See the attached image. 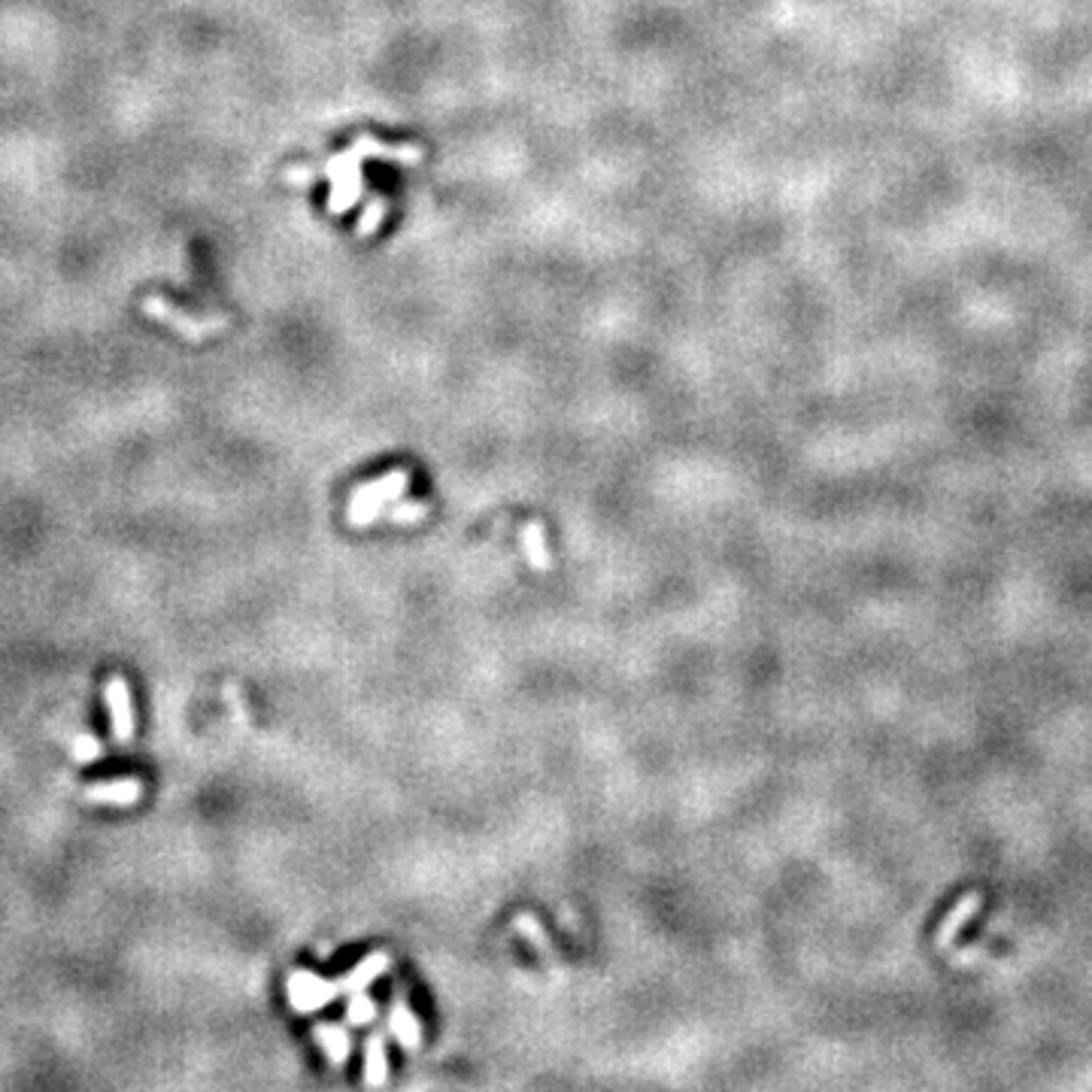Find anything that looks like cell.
<instances>
[{
    "instance_id": "6da1fadb",
    "label": "cell",
    "mask_w": 1092,
    "mask_h": 1092,
    "mask_svg": "<svg viewBox=\"0 0 1092 1092\" xmlns=\"http://www.w3.org/2000/svg\"><path fill=\"white\" fill-rule=\"evenodd\" d=\"M370 158H380V161H398V165H419L422 161V146L416 143H400V146H392V143H380V140L361 137L355 140L353 146L346 153H338L334 158H328L323 165V170L313 168H292L286 173V180L294 185L313 183L316 176H325L331 183V195H328V210L334 215H343L353 210L358 200L365 198V183H361V165L370 161Z\"/></svg>"
},
{
    "instance_id": "7a4b0ae2",
    "label": "cell",
    "mask_w": 1092,
    "mask_h": 1092,
    "mask_svg": "<svg viewBox=\"0 0 1092 1092\" xmlns=\"http://www.w3.org/2000/svg\"><path fill=\"white\" fill-rule=\"evenodd\" d=\"M143 313H146L149 319H155V323L173 328L180 338L192 340V343H200V340H207L210 334H219V331L228 328V316H222V313L192 316V313H185V310H180L176 304H170L165 298H158V294L143 298Z\"/></svg>"
},
{
    "instance_id": "3957f363",
    "label": "cell",
    "mask_w": 1092,
    "mask_h": 1092,
    "mask_svg": "<svg viewBox=\"0 0 1092 1092\" xmlns=\"http://www.w3.org/2000/svg\"><path fill=\"white\" fill-rule=\"evenodd\" d=\"M404 492H407V474L404 471H392V474L373 479L368 486H358L353 498H350L346 516H350L353 525H370L383 513L385 504L398 501Z\"/></svg>"
},
{
    "instance_id": "277c9868",
    "label": "cell",
    "mask_w": 1092,
    "mask_h": 1092,
    "mask_svg": "<svg viewBox=\"0 0 1092 1092\" xmlns=\"http://www.w3.org/2000/svg\"><path fill=\"white\" fill-rule=\"evenodd\" d=\"M286 992H289V1004L298 1014H316V1011L328 1008L338 996H343V981H325V977L307 969H294L286 981Z\"/></svg>"
},
{
    "instance_id": "5b68a950",
    "label": "cell",
    "mask_w": 1092,
    "mask_h": 1092,
    "mask_svg": "<svg viewBox=\"0 0 1092 1092\" xmlns=\"http://www.w3.org/2000/svg\"><path fill=\"white\" fill-rule=\"evenodd\" d=\"M107 708L109 720H113V740L116 744H128L134 738V705H131V689L124 683L122 674H113L107 680Z\"/></svg>"
},
{
    "instance_id": "8992f818",
    "label": "cell",
    "mask_w": 1092,
    "mask_h": 1092,
    "mask_svg": "<svg viewBox=\"0 0 1092 1092\" xmlns=\"http://www.w3.org/2000/svg\"><path fill=\"white\" fill-rule=\"evenodd\" d=\"M140 795H143V784L137 777L107 780V784H94L85 789L89 804H109V807H131V804H137Z\"/></svg>"
},
{
    "instance_id": "52a82bcc",
    "label": "cell",
    "mask_w": 1092,
    "mask_h": 1092,
    "mask_svg": "<svg viewBox=\"0 0 1092 1092\" xmlns=\"http://www.w3.org/2000/svg\"><path fill=\"white\" fill-rule=\"evenodd\" d=\"M981 905H984V895L981 893H965L959 902L953 905V910L944 917V923H940V929H938V938H935V944H938L940 950H947L950 944L956 940V935L965 929V923H969L971 917L981 910Z\"/></svg>"
},
{
    "instance_id": "ba28073f",
    "label": "cell",
    "mask_w": 1092,
    "mask_h": 1092,
    "mask_svg": "<svg viewBox=\"0 0 1092 1092\" xmlns=\"http://www.w3.org/2000/svg\"><path fill=\"white\" fill-rule=\"evenodd\" d=\"M389 969V956L385 953H370L368 959H361L358 965L353 969V974H346L343 977V992L346 996H353V992H361V989H368L383 971Z\"/></svg>"
},
{
    "instance_id": "9c48e42d",
    "label": "cell",
    "mask_w": 1092,
    "mask_h": 1092,
    "mask_svg": "<svg viewBox=\"0 0 1092 1092\" xmlns=\"http://www.w3.org/2000/svg\"><path fill=\"white\" fill-rule=\"evenodd\" d=\"M389 1029H392V1035L398 1038V1044L407 1047V1050H416L419 1041H422L419 1019H416V1014L404 1004V1001H398V1004L392 1008V1014H389Z\"/></svg>"
},
{
    "instance_id": "30bf717a",
    "label": "cell",
    "mask_w": 1092,
    "mask_h": 1092,
    "mask_svg": "<svg viewBox=\"0 0 1092 1092\" xmlns=\"http://www.w3.org/2000/svg\"><path fill=\"white\" fill-rule=\"evenodd\" d=\"M313 1035L319 1038V1044H323V1050L328 1053V1060L334 1062V1065H343V1062L350 1060V1053H353L350 1031L340 1029V1026H331V1023H325V1026H316Z\"/></svg>"
},
{
    "instance_id": "8fae6325",
    "label": "cell",
    "mask_w": 1092,
    "mask_h": 1092,
    "mask_svg": "<svg viewBox=\"0 0 1092 1092\" xmlns=\"http://www.w3.org/2000/svg\"><path fill=\"white\" fill-rule=\"evenodd\" d=\"M523 547L531 568L538 570H550V550H547V535H543V525L540 523H528L523 531Z\"/></svg>"
},
{
    "instance_id": "7c38bea8",
    "label": "cell",
    "mask_w": 1092,
    "mask_h": 1092,
    "mask_svg": "<svg viewBox=\"0 0 1092 1092\" xmlns=\"http://www.w3.org/2000/svg\"><path fill=\"white\" fill-rule=\"evenodd\" d=\"M389 1077V1060H385V1047L380 1035H373L365 1047V1080L370 1087H383Z\"/></svg>"
},
{
    "instance_id": "4fadbf2b",
    "label": "cell",
    "mask_w": 1092,
    "mask_h": 1092,
    "mask_svg": "<svg viewBox=\"0 0 1092 1092\" xmlns=\"http://www.w3.org/2000/svg\"><path fill=\"white\" fill-rule=\"evenodd\" d=\"M373 1016H377V1004H373V999H370L368 992H365V989H361V992H353L350 1008H346V1019H350L353 1026H368V1023H373Z\"/></svg>"
},
{
    "instance_id": "5bb4252c",
    "label": "cell",
    "mask_w": 1092,
    "mask_h": 1092,
    "mask_svg": "<svg viewBox=\"0 0 1092 1092\" xmlns=\"http://www.w3.org/2000/svg\"><path fill=\"white\" fill-rule=\"evenodd\" d=\"M385 210H389V203H385V200H373L368 210L361 213V222H358V237H370V234L377 232V228L383 225Z\"/></svg>"
},
{
    "instance_id": "9a60e30c",
    "label": "cell",
    "mask_w": 1092,
    "mask_h": 1092,
    "mask_svg": "<svg viewBox=\"0 0 1092 1092\" xmlns=\"http://www.w3.org/2000/svg\"><path fill=\"white\" fill-rule=\"evenodd\" d=\"M101 740L94 738V735H79L77 740H74V759H77L79 765H89V762H97L101 759Z\"/></svg>"
},
{
    "instance_id": "2e32d148",
    "label": "cell",
    "mask_w": 1092,
    "mask_h": 1092,
    "mask_svg": "<svg viewBox=\"0 0 1092 1092\" xmlns=\"http://www.w3.org/2000/svg\"><path fill=\"white\" fill-rule=\"evenodd\" d=\"M425 513H429V508H425L422 501H413V504H398L395 510H389V519H392L395 525H410V523H419Z\"/></svg>"
},
{
    "instance_id": "e0dca14e",
    "label": "cell",
    "mask_w": 1092,
    "mask_h": 1092,
    "mask_svg": "<svg viewBox=\"0 0 1092 1092\" xmlns=\"http://www.w3.org/2000/svg\"><path fill=\"white\" fill-rule=\"evenodd\" d=\"M516 929H519V932H523L525 938L531 940V944L538 940L540 950H547V938H543V932H540L538 920H531V917H525V913H523V917L516 920Z\"/></svg>"
}]
</instances>
